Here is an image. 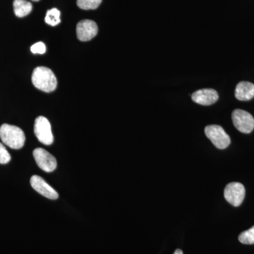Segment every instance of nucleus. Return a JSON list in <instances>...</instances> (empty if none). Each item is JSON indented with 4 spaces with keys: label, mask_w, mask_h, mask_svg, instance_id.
Returning <instances> with one entry per match:
<instances>
[{
    "label": "nucleus",
    "mask_w": 254,
    "mask_h": 254,
    "mask_svg": "<svg viewBox=\"0 0 254 254\" xmlns=\"http://www.w3.org/2000/svg\"><path fill=\"white\" fill-rule=\"evenodd\" d=\"M33 84L42 91L50 93L54 91L58 85L56 76L49 68L38 66L32 74Z\"/></svg>",
    "instance_id": "obj_1"
},
{
    "label": "nucleus",
    "mask_w": 254,
    "mask_h": 254,
    "mask_svg": "<svg viewBox=\"0 0 254 254\" xmlns=\"http://www.w3.org/2000/svg\"><path fill=\"white\" fill-rule=\"evenodd\" d=\"M0 138L4 144L12 149L23 148L26 141L24 132L19 127L4 124L0 127Z\"/></svg>",
    "instance_id": "obj_2"
},
{
    "label": "nucleus",
    "mask_w": 254,
    "mask_h": 254,
    "mask_svg": "<svg viewBox=\"0 0 254 254\" xmlns=\"http://www.w3.org/2000/svg\"><path fill=\"white\" fill-rule=\"evenodd\" d=\"M205 133L213 145L219 149H225L230 144V137L222 127L209 125L205 128Z\"/></svg>",
    "instance_id": "obj_3"
},
{
    "label": "nucleus",
    "mask_w": 254,
    "mask_h": 254,
    "mask_svg": "<svg viewBox=\"0 0 254 254\" xmlns=\"http://www.w3.org/2000/svg\"><path fill=\"white\" fill-rule=\"evenodd\" d=\"M35 135L38 141L46 145L53 144L54 137L52 133L51 125L45 117H38L35 121Z\"/></svg>",
    "instance_id": "obj_4"
},
{
    "label": "nucleus",
    "mask_w": 254,
    "mask_h": 254,
    "mask_svg": "<svg viewBox=\"0 0 254 254\" xmlns=\"http://www.w3.org/2000/svg\"><path fill=\"white\" fill-rule=\"evenodd\" d=\"M232 122L237 130L250 133L254 128V119L250 113L242 110H235L232 115Z\"/></svg>",
    "instance_id": "obj_5"
},
{
    "label": "nucleus",
    "mask_w": 254,
    "mask_h": 254,
    "mask_svg": "<svg viewBox=\"0 0 254 254\" xmlns=\"http://www.w3.org/2000/svg\"><path fill=\"white\" fill-rule=\"evenodd\" d=\"M224 195L230 204L235 207L240 206L245 199V187L240 182H232L225 187Z\"/></svg>",
    "instance_id": "obj_6"
},
{
    "label": "nucleus",
    "mask_w": 254,
    "mask_h": 254,
    "mask_svg": "<svg viewBox=\"0 0 254 254\" xmlns=\"http://www.w3.org/2000/svg\"><path fill=\"white\" fill-rule=\"evenodd\" d=\"M33 155L37 165L43 171L52 173L56 170L58 166L56 158L46 150L41 148H36L33 150Z\"/></svg>",
    "instance_id": "obj_7"
},
{
    "label": "nucleus",
    "mask_w": 254,
    "mask_h": 254,
    "mask_svg": "<svg viewBox=\"0 0 254 254\" xmlns=\"http://www.w3.org/2000/svg\"><path fill=\"white\" fill-rule=\"evenodd\" d=\"M32 188L36 190L40 194L51 200L58 199L59 197L56 191L50 185H48L46 180L38 175H33L30 180Z\"/></svg>",
    "instance_id": "obj_8"
},
{
    "label": "nucleus",
    "mask_w": 254,
    "mask_h": 254,
    "mask_svg": "<svg viewBox=\"0 0 254 254\" xmlns=\"http://www.w3.org/2000/svg\"><path fill=\"white\" fill-rule=\"evenodd\" d=\"M98 31L96 23L92 20H83L78 22L76 26L77 38L81 41H91L96 36Z\"/></svg>",
    "instance_id": "obj_9"
},
{
    "label": "nucleus",
    "mask_w": 254,
    "mask_h": 254,
    "mask_svg": "<svg viewBox=\"0 0 254 254\" xmlns=\"http://www.w3.org/2000/svg\"><path fill=\"white\" fill-rule=\"evenodd\" d=\"M191 98L193 102L198 104L208 106L216 103L219 96L218 92L215 90L206 88V89H200L194 92L191 95Z\"/></svg>",
    "instance_id": "obj_10"
},
{
    "label": "nucleus",
    "mask_w": 254,
    "mask_h": 254,
    "mask_svg": "<svg viewBox=\"0 0 254 254\" xmlns=\"http://www.w3.org/2000/svg\"><path fill=\"white\" fill-rule=\"evenodd\" d=\"M235 97L241 101L252 100L254 98V84L250 82H240L235 89Z\"/></svg>",
    "instance_id": "obj_11"
},
{
    "label": "nucleus",
    "mask_w": 254,
    "mask_h": 254,
    "mask_svg": "<svg viewBox=\"0 0 254 254\" xmlns=\"http://www.w3.org/2000/svg\"><path fill=\"white\" fill-rule=\"evenodd\" d=\"M13 6L15 15L19 18L27 16L33 9L31 3L26 0H14Z\"/></svg>",
    "instance_id": "obj_12"
},
{
    "label": "nucleus",
    "mask_w": 254,
    "mask_h": 254,
    "mask_svg": "<svg viewBox=\"0 0 254 254\" xmlns=\"http://www.w3.org/2000/svg\"><path fill=\"white\" fill-rule=\"evenodd\" d=\"M46 23L52 26H55L61 22L60 20V11L56 8L48 10L45 18Z\"/></svg>",
    "instance_id": "obj_13"
},
{
    "label": "nucleus",
    "mask_w": 254,
    "mask_h": 254,
    "mask_svg": "<svg viewBox=\"0 0 254 254\" xmlns=\"http://www.w3.org/2000/svg\"><path fill=\"white\" fill-rule=\"evenodd\" d=\"M102 0H77L78 7L81 9H95L101 4Z\"/></svg>",
    "instance_id": "obj_14"
},
{
    "label": "nucleus",
    "mask_w": 254,
    "mask_h": 254,
    "mask_svg": "<svg viewBox=\"0 0 254 254\" xmlns=\"http://www.w3.org/2000/svg\"><path fill=\"white\" fill-rule=\"evenodd\" d=\"M239 240L244 245H254V226L241 233Z\"/></svg>",
    "instance_id": "obj_15"
},
{
    "label": "nucleus",
    "mask_w": 254,
    "mask_h": 254,
    "mask_svg": "<svg viewBox=\"0 0 254 254\" xmlns=\"http://www.w3.org/2000/svg\"><path fill=\"white\" fill-rule=\"evenodd\" d=\"M11 155L6 149L4 145L0 143V164H7L11 160Z\"/></svg>",
    "instance_id": "obj_16"
},
{
    "label": "nucleus",
    "mask_w": 254,
    "mask_h": 254,
    "mask_svg": "<svg viewBox=\"0 0 254 254\" xmlns=\"http://www.w3.org/2000/svg\"><path fill=\"white\" fill-rule=\"evenodd\" d=\"M31 51L33 54H44L46 52V45L42 42L35 43L34 45L31 46Z\"/></svg>",
    "instance_id": "obj_17"
},
{
    "label": "nucleus",
    "mask_w": 254,
    "mask_h": 254,
    "mask_svg": "<svg viewBox=\"0 0 254 254\" xmlns=\"http://www.w3.org/2000/svg\"><path fill=\"white\" fill-rule=\"evenodd\" d=\"M174 254H183V252H182V250H177L175 251V253Z\"/></svg>",
    "instance_id": "obj_18"
},
{
    "label": "nucleus",
    "mask_w": 254,
    "mask_h": 254,
    "mask_svg": "<svg viewBox=\"0 0 254 254\" xmlns=\"http://www.w3.org/2000/svg\"><path fill=\"white\" fill-rule=\"evenodd\" d=\"M32 1H39V0H32Z\"/></svg>",
    "instance_id": "obj_19"
}]
</instances>
